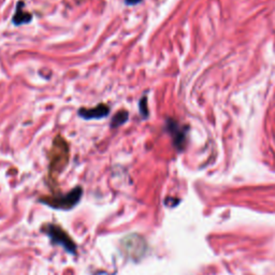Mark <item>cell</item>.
Segmentation results:
<instances>
[{
    "instance_id": "obj_1",
    "label": "cell",
    "mask_w": 275,
    "mask_h": 275,
    "mask_svg": "<svg viewBox=\"0 0 275 275\" xmlns=\"http://www.w3.org/2000/svg\"><path fill=\"white\" fill-rule=\"evenodd\" d=\"M69 145L61 136H56L50 152V177L56 179L69 163Z\"/></svg>"
},
{
    "instance_id": "obj_2",
    "label": "cell",
    "mask_w": 275,
    "mask_h": 275,
    "mask_svg": "<svg viewBox=\"0 0 275 275\" xmlns=\"http://www.w3.org/2000/svg\"><path fill=\"white\" fill-rule=\"evenodd\" d=\"M82 188L77 187L73 191L68 192L64 196H55V197H48L45 199H41L40 201L50 205L51 208L58 209V210H70L74 208L81 200L82 196Z\"/></svg>"
},
{
    "instance_id": "obj_3",
    "label": "cell",
    "mask_w": 275,
    "mask_h": 275,
    "mask_svg": "<svg viewBox=\"0 0 275 275\" xmlns=\"http://www.w3.org/2000/svg\"><path fill=\"white\" fill-rule=\"evenodd\" d=\"M45 232H47L48 237L51 239L52 243L61 246V248H64L66 251L71 255L77 253V244L74 243V241L69 237V234L65 230H62L60 227L49 223V225H47Z\"/></svg>"
},
{
    "instance_id": "obj_4",
    "label": "cell",
    "mask_w": 275,
    "mask_h": 275,
    "mask_svg": "<svg viewBox=\"0 0 275 275\" xmlns=\"http://www.w3.org/2000/svg\"><path fill=\"white\" fill-rule=\"evenodd\" d=\"M122 249L127 257L138 259V258H141L144 254V251L146 250V244L140 236L130 234V236L123 239Z\"/></svg>"
},
{
    "instance_id": "obj_5",
    "label": "cell",
    "mask_w": 275,
    "mask_h": 275,
    "mask_svg": "<svg viewBox=\"0 0 275 275\" xmlns=\"http://www.w3.org/2000/svg\"><path fill=\"white\" fill-rule=\"evenodd\" d=\"M79 115L84 119H99L105 118L110 113V108H109L105 103H100V105L96 106L93 109H86L81 108L79 110Z\"/></svg>"
},
{
    "instance_id": "obj_6",
    "label": "cell",
    "mask_w": 275,
    "mask_h": 275,
    "mask_svg": "<svg viewBox=\"0 0 275 275\" xmlns=\"http://www.w3.org/2000/svg\"><path fill=\"white\" fill-rule=\"evenodd\" d=\"M31 19H32L31 14H29V12L24 11V3L19 2L15 11V14L13 16L14 25L19 26L22 24H27V23H29L31 21Z\"/></svg>"
},
{
    "instance_id": "obj_7",
    "label": "cell",
    "mask_w": 275,
    "mask_h": 275,
    "mask_svg": "<svg viewBox=\"0 0 275 275\" xmlns=\"http://www.w3.org/2000/svg\"><path fill=\"white\" fill-rule=\"evenodd\" d=\"M129 118V113L127 110H119L115 115L113 116L111 120V127L112 128H117L119 126H122L127 122Z\"/></svg>"
},
{
    "instance_id": "obj_8",
    "label": "cell",
    "mask_w": 275,
    "mask_h": 275,
    "mask_svg": "<svg viewBox=\"0 0 275 275\" xmlns=\"http://www.w3.org/2000/svg\"><path fill=\"white\" fill-rule=\"evenodd\" d=\"M168 128H169V131L171 133V135L174 137V141H175L176 144H181V143H183V138H184V135L182 134V131L180 130L177 124H175L174 122L170 120V124L168 125Z\"/></svg>"
},
{
    "instance_id": "obj_9",
    "label": "cell",
    "mask_w": 275,
    "mask_h": 275,
    "mask_svg": "<svg viewBox=\"0 0 275 275\" xmlns=\"http://www.w3.org/2000/svg\"><path fill=\"white\" fill-rule=\"evenodd\" d=\"M140 113L143 117H147L148 110H147V100L145 97H143L140 101Z\"/></svg>"
},
{
    "instance_id": "obj_10",
    "label": "cell",
    "mask_w": 275,
    "mask_h": 275,
    "mask_svg": "<svg viewBox=\"0 0 275 275\" xmlns=\"http://www.w3.org/2000/svg\"><path fill=\"white\" fill-rule=\"evenodd\" d=\"M141 1H142V0H125V2L127 3L128 5H135V4H138Z\"/></svg>"
}]
</instances>
